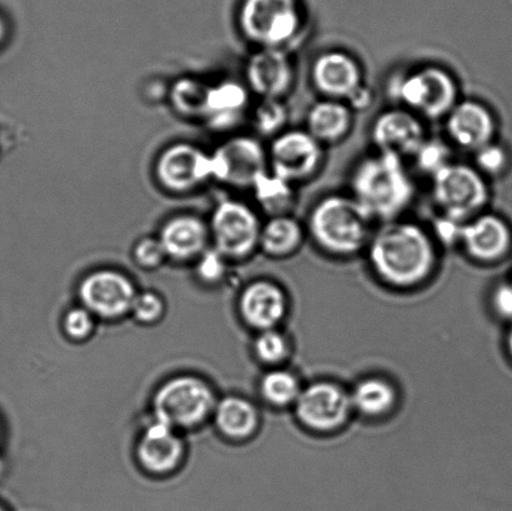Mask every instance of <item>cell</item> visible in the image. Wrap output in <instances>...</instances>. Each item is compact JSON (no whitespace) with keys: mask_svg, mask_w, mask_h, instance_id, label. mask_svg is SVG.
Segmentation results:
<instances>
[{"mask_svg":"<svg viewBox=\"0 0 512 511\" xmlns=\"http://www.w3.org/2000/svg\"><path fill=\"white\" fill-rule=\"evenodd\" d=\"M239 312L244 323L258 333L281 328L290 312L289 295L273 280H255L240 294Z\"/></svg>","mask_w":512,"mask_h":511,"instance_id":"cell-16","label":"cell"},{"mask_svg":"<svg viewBox=\"0 0 512 511\" xmlns=\"http://www.w3.org/2000/svg\"><path fill=\"white\" fill-rule=\"evenodd\" d=\"M303 379L295 370L284 367L269 368L259 382L261 399L274 409H293L301 390Z\"/></svg>","mask_w":512,"mask_h":511,"instance_id":"cell-27","label":"cell"},{"mask_svg":"<svg viewBox=\"0 0 512 511\" xmlns=\"http://www.w3.org/2000/svg\"><path fill=\"white\" fill-rule=\"evenodd\" d=\"M464 224L459 220L439 215L430 233L436 243H440L444 247H455V245H460Z\"/></svg>","mask_w":512,"mask_h":511,"instance_id":"cell-38","label":"cell"},{"mask_svg":"<svg viewBox=\"0 0 512 511\" xmlns=\"http://www.w3.org/2000/svg\"><path fill=\"white\" fill-rule=\"evenodd\" d=\"M0 511H7V510H5V509H3L2 507H0Z\"/></svg>","mask_w":512,"mask_h":511,"instance_id":"cell-43","label":"cell"},{"mask_svg":"<svg viewBox=\"0 0 512 511\" xmlns=\"http://www.w3.org/2000/svg\"><path fill=\"white\" fill-rule=\"evenodd\" d=\"M183 453L184 445L175 429L158 419L148 425L138 444L140 464L154 474L173 472Z\"/></svg>","mask_w":512,"mask_h":511,"instance_id":"cell-21","label":"cell"},{"mask_svg":"<svg viewBox=\"0 0 512 511\" xmlns=\"http://www.w3.org/2000/svg\"><path fill=\"white\" fill-rule=\"evenodd\" d=\"M245 79L260 99H284L295 82L293 59L288 50L260 48L248 59Z\"/></svg>","mask_w":512,"mask_h":511,"instance_id":"cell-15","label":"cell"},{"mask_svg":"<svg viewBox=\"0 0 512 511\" xmlns=\"http://www.w3.org/2000/svg\"><path fill=\"white\" fill-rule=\"evenodd\" d=\"M386 90L391 99L421 119L446 118L459 102L458 83L449 70L439 65H424L395 74Z\"/></svg>","mask_w":512,"mask_h":511,"instance_id":"cell-4","label":"cell"},{"mask_svg":"<svg viewBox=\"0 0 512 511\" xmlns=\"http://www.w3.org/2000/svg\"><path fill=\"white\" fill-rule=\"evenodd\" d=\"M269 170L294 185L318 172L324 160V145L306 129H285L268 149Z\"/></svg>","mask_w":512,"mask_h":511,"instance_id":"cell-11","label":"cell"},{"mask_svg":"<svg viewBox=\"0 0 512 511\" xmlns=\"http://www.w3.org/2000/svg\"><path fill=\"white\" fill-rule=\"evenodd\" d=\"M93 317L94 315L84 307L69 310L64 318L65 333L73 340L87 339L94 329Z\"/></svg>","mask_w":512,"mask_h":511,"instance_id":"cell-36","label":"cell"},{"mask_svg":"<svg viewBox=\"0 0 512 511\" xmlns=\"http://www.w3.org/2000/svg\"><path fill=\"white\" fill-rule=\"evenodd\" d=\"M213 415L220 433L238 442L252 438L259 429V410L245 398H224L215 405Z\"/></svg>","mask_w":512,"mask_h":511,"instance_id":"cell-26","label":"cell"},{"mask_svg":"<svg viewBox=\"0 0 512 511\" xmlns=\"http://www.w3.org/2000/svg\"><path fill=\"white\" fill-rule=\"evenodd\" d=\"M288 119L289 112L283 99H260L253 113L256 132L264 137L275 138L284 132Z\"/></svg>","mask_w":512,"mask_h":511,"instance_id":"cell-31","label":"cell"},{"mask_svg":"<svg viewBox=\"0 0 512 511\" xmlns=\"http://www.w3.org/2000/svg\"><path fill=\"white\" fill-rule=\"evenodd\" d=\"M215 395L209 385L194 377H179L159 388L153 409L155 419L177 429L198 427L214 413Z\"/></svg>","mask_w":512,"mask_h":511,"instance_id":"cell-8","label":"cell"},{"mask_svg":"<svg viewBox=\"0 0 512 511\" xmlns=\"http://www.w3.org/2000/svg\"><path fill=\"white\" fill-rule=\"evenodd\" d=\"M210 155L213 179L234 189H252L269 172L268 150L249 135L230 138Z\"/></svg>","mask_w":512,"mask_h":511,"instance_id":"cell-10","label":"cell"},{"mask_svg":"<svg viewBox=\"0 0 512 511\" xmlns=\"http://www.w3.org/2000/svg\"><path fill=\"white\" fill-rule=\"evenodd\" d=\"M83 307L104 319H117L130 312L137 290L132 280L117 270L103 269L89 274L79 287Z\"/></svg>","mask_w":512,"mask_h":511,"instance_id":"cell-13","label":"cell"},{"mask_svg":"<svg viewBox=\"0 0 512 511\" xmlns=\"http://www.w3.org/2000/svg\"><path fill=\"white\" fill-rule=\"evenodd\" d=\"M291 412L301 429L318 437L340 433L354 417L349 388L325 378L305 383Z\"/></svg>","mask_w":512,"mask_h":511,"instance_id":"cell-5","label":"cell"},{"mask_svg":"<svg viewBox=\"0 0 512 511\" xmlns=\"http://www.w3.org/2000/svg\"><path fill=\"white\" fill-rule=\"evenodd\" d=\"M239 23L245 38L259 49L288 50L298 38L303 17L298 0H244Z\"/></svg>","mask_w":512,"mask_h":511,"instance_id":"cell-6","label":"cell"},{"mask_svg":"<svg viewBox=\"0 0 512 511\" xmlns=\"http://www.w3.org/2000/svg\"><path fill=\"white\" fill-rule=\"evenodd\" d=\"M197 274L205 283H217L227 273L228 260L214 248H208L197 259Z\"/></svg>","mask_w":512,"mask_h":511,"instance_id":"cell-33","label":"cell"},{"mask_svg":"<svg viewBox=\"0 0 512 511\" xmlns=\"http://www.w3.org/2000/svg\"><path fill=\"white\" fill-rule=\"evenodd\" d=\"M350 195L374 222L400 219L415 198V183L405 160L375 152L356 163Z\"/></svg>","mask_w":512,"mask_h":511,"instance_id":"cell-2","label":"cell"},{"mask_svg":"<svg viewBox=\"0 0 512 511\" xmlns=\"http://www.w3.org/2000/svg\"><path fill=\"white\" fill-rule=\"evenodd\" d=\"M413 159L419 172L433 178L441 169L453 163V150L443 139L426 138L416 150Z\"/></svg>","mask_w":512,"mask_h":511,"instance_id":"cell-32","label":"cell"},{"mask_svg":"<svg viewBox=\"0 0 512 511\" xmlns=\"http://www.w3.org/2000/svg\"><path fill=\"white\" fill-rule=\"evenodd\" d=\"M450 142L468 152L475 153L493 142L495 123L485 105L473 99L459 100L445 118Z\"/></svg>","mask_w":512,"mask_h":511,"instance_id":"cell-18","label":"cell"},{"mask_svg":"<svg viewBox=\"0 0 512 511\" xmlns=\"http://www.w3.org/2000/svg\"><path fill=\"white\" fill-rule=\"evenodd\" d=\"M431 195L440 215L466 223L485 207L489 190L473 165L453 162L431 178Z\"/></svg>","mask_w":512,"mask_h":511,"instance_id":"cell-7","label":"cell"},{"mask_svg":"<svg viewBox=\"0 0 512 511\" xmlns=\"http://www.w3.org/2000/svg\"><path fill=\"white\" fill-rule=\"evenodd\" d=\"M155 177L168 192H193L213 179L212 155L189 143L170 145L159 155Z\"/></svg>","mask_w":512,"mask_h":511,"instance_id":"cell-12","label":"cell"},{"mask_svg":"<svg viewBox=\"0 0 512 511\" xmlns=\"http://www.w3.org/2000/svg\"><path fill=\"white\" fill-rule=\"evenodd\" d=\"M370 137L376 152L405 160L414 157L428 135L419 115L399 107L385 110L375 118Z\"/></svg>","mask_w":512,"mask_h":511,"instance_id":"cell-14","label":"cell"},{"mask_svg":"<svg viewBox=\"0 0 512 511\" xmlns=\"http://www.w3.org/2000/svg\"><path fill=\"white\" fill-rule=\"evenodd\" d=\"M306 228L291 214L271 217L261 228L259 249L274 259L289 258L303 245Z\"/></svg>","mask_w":512,"mask_h":511,"instance_id":"cell-25","label":"cell"},{"mask_svg":"<svg viewBox=\"0 0 512 511\" xmlns=\"http://www.w3.org/2000/svg\"><path fill=\"white\" fill-rule=\"evenodd\" d=\"M261 228L263 222L258 213L247 203L223 200L209 222L210 242L228 262L244 260L259 249Z\"/></svg>","mask_w":512,"mask_h":511,"instance_id":"cell-9","label":"cell"},{"mask_svg":"<svg viewBox=\"0 0 512 511\" xmlns=\"http://www.w3.org/2000/svg\"><path fill=\"white\" fill-rule=\"evenodd\" d=\"M4 34H5L4 23H3V20L0 19V40H2L4 38Z\"/></svg>","mask_w":512,"mask_h":511,"instance_id":"cell-42","label":"cell"},{"mask_svg":"<svg viewBox=\"0 0 512 511\" xmlns=\"http://www.w3.org/2000/svg\"><path fill=\"white\" fill-rule=\"evenodd\" d=\"M505 347L506 352H508L509 358L512 362V324L510 325L508 334H506Z\"/></svg>","mask_w":512,"mask_h":511,"instance_id":"cell-41","label":"cell"},{"mask_svg":"<svg viewBox=\"0 0 512 511\" xmlns=\"http://www.w3.org/2000/svg\"><path fill=\"white\" fill-rule=\"evenodd\" d=\"M353 114L345 102L323 98L309 109L305 129L323 145L339 143L353 128Z\"/></svg>","mask_w":512,"mask_h":511,"instance_id":"cell-24","label":"cell"},{"mask_svg":"<svg viewBox=\"0 0 512 511\" xmlns=\"http://www.w3.org/2000/svg\"><path fill=\"white\" fill-rule=\"evenodd\" d=\"M510 242V230L503 219L479 214L464 224L460 247L474 262L490 264L508 253Z\"/></svg>","mask_w":512,"mask_h":511,"instance_id":"cell-19","label":"cell"},{"mask_svg":"<svg viewBox=\"0 0 512 511\" xmlns=\"http://www.w3.org/2000/svg\"><path fill=\"white\" fill-rule=\"evenodd\" d=\"M373 102V92L363 84L358 90H355V92L350 95L349 99L346 100L345 103L349 105V108L353 110L354 113L368 110Z\"/></svg>","mask_w":512,"mask_h":511,"instance_id":"cell-40","label":"cell"},{"mask_svg":"<svg viewBox=\"0 0 512 511\" xmlns=\"http://www.w3.org/2000/svg\"><path fill=\"white\" fill-rule=\"evenodd\" d=\"M250 90L235 80H225L215 87H210L208 110L204 122L217 132L237 127L248 112Z\"/></svg>","mask_w":512,"mask_h":511,"instance_id":"cell-23","label":"cell"},{"mask_svg":"<svg viewBox=\"0 0 512 511\" xmlns=\"http://www.w3.org/2000/svg\"><path fill=\"white\" fill-rule=\"evenodd\" d=\"M374 220L351 195L333 194L310 210L306 234L330 257L348 259L366 250Z\"/></svg>","mask_w":512,"mask_h":511,"instance_id":"cell-3","label":"cell"},{"mask_svg":"<svg viewBox=\"0 0 512 511\" xmlns=\"http://www.w3.org/2000/svg\"><path fill=\"white\" fill-rule=\"evenodd\" d=\"M490 308L496 318L512 324V280L491 290Z\"/></svg>","mask_w":512,"mask_h":511,"instance_id":"cell-39","label":"cell"},{"mask_svg":"<svg viewBox=\"0 0 512 511\" xmlns=\"http://www.w3.org/2000/svg\"><path fill=\"white\" fill-rule=\"evenodd\" d=\"M252 190L260 210L269 215V218L291 214L295 207V185L270 170L256 180Z\"/></svg>","mask_w":512,"mask_h":511,"instance_id":"cell-28","label":"cell"},{"mask_svg":"<svg viewBox=\"0 0 512 511\" xmlns=\"http://www.w3.org/2000/svg\"><path fill=\"white\" fill-rule=\"evenodd\" d=\"M167 258L159 238H143L135 245L134 259L142 268H158Z\"/></svg>","mask_w":512,"mask_h":511,"instance_id":"cell-35","label":"cell"},{"mask_svg":"<svg viewBox=\"0 0 512 511\" xmlns=\"http://www.w3.org/2000/svg\"><path fill=\"white\" fill-rule=\"evenodd\" d=\"M475 168L481 174H498L504 169L506 163V154L504 149L493 142L484 145L483 148L476 150Z\"/></svg>","mask_w":512,"mask_h":511,"instance_id":"cell-37","label":"cell"},{"mask_svg":"<svg viewBox=\"0 0 512 511\" xmlns=\"http://www.w3.org/2000/svg\"><path fill=\"white\" fill-rule=\"evenodd\" d=\"M130 312L140 323H154L162 318L164 303L157 294L152 292L140 293L135 297Z\"/></svg>","mask_w":512,"mask_h":511,"instance_id":"cell-34","label":"cell"},{"mask_svg":"<svg viewBox=\"0 0 512 511\" xmlns=\"http://www.w3.org/2000/svg\"><path fill=\"white\" fill-rule=\"evenodd\" d=\"M310 79L316 92L326 99L346 102L364 84L363 68L343 50H329L315 58Z\"/></svg>","mask_w":512,"mask_h":511,"instance_id":"cell-17","label":"cell"},{"mask_svg":"<svg viewBox=\"0 0 512 511\" xmlns=\"http://www.w3.org/2000/svg\"><path fill=\"white\" fill-rule=\"evenodd\" d=\"M254 354L268 368L284 367L293 354V340L284 329L263 330L254 340Z\"/></svg>","mask_w":512,"mask_h":511,"instance_id":"cell-30","label":"cell"},{"mask_svg":"<svg viewBox=\"0 0 512 511\" xmlns=\"http://www.w3.org/2000/svg\"><path fill=\"white\" fill-rule=\"evenodd\" d=\"M159 240L175 262L198 259L209 247V224L195 215H178L163 225Z\"/></svg>","mask_w":512,"mask_h":511,"instance_id":"cell-22","label":"cell"},{"mask_svg":"<svg viewBox=\"0 0 512 511\" xmlns=\"http://www.w3.org/2000/svg\"><path fill=\"white\" fill-rule=\"evenodd\" d=\"M365 252L374 277L398 292L423 287L438 268V243L429 230L408 220L383 223Z\"/></svg>","mask_w":512,"mask_h":511,"instance_id":"cell-1","label":"cell"},{"mask_svg":"<svg viewBox=\"0 0 512 511\" xmlns=\"http://www.w3.org/2000/svg\"><path fill=\"white\" fill-rule=\"evenodd\" d=\"M354 415L369 422H381L391 417L400 405V390L389 377L366 374L349 388Z\"/></svg>","mask_w":512,"mask_h":511,"instance_id":"cell-20","label":"cell"},{"mask_svg":"<svg viewBox=\"0 0 512 511\" xmlns=\"http://www.w3.org/2000/svg\"><path fill=\"white\" fill-rule=\"evenodd\" d=\"M210 87L197 78H180L169 92L170 104L179 115L202 119L208 110Z\"/></svg>","mask_w":512,"mask_h":511,"instance_id":"cell-29","label":"cell"}]
</instances>
